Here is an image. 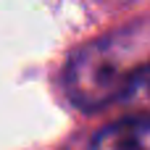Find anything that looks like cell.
I'll return each mask as SVG.
<instances>
[{"instance_id":"1","label":"cell","mask_w":150,"mask_h":150,"mask_svg":"<svg viewBox=\"0 0 150 150\" xmlns=\"http://www.w3.org/2000/svg\"><path fill=\"white\" fill-rule=\"evenodd\" d=\"M142 29L119 32L76 50L63 71V90L82 111H98L119 100L142 66Z\"/></svg>"},{"instance_id":"2","label":"cell","mask_w":150,"mask_h":150,"mask_svg":"<svg viewBox=\"0 0 150 150\" xmlns=\"http://www.w3.org/2000/svg\"><path fill=\"white\" fill-rule=\"evenodd\" d=\"M95 148H148L150 145V119L129 116L121 124L103 129L95 140Z\"/></svg>"},{"instance_id":"3","label":"cell","mask_w":150,"mask_h":150,"mask_svg":"<svg viewBox=\"0 0 150 150\" xmlns=\"http://www.w3.org/2000/svg\"><path fill=\"white\" fill-rule=\"evenodd\" d=\"M121 108L127 111V116H142L150 119V61H145L134 76L129 79L127 90L119 98Z\"/></svg>"}]
</instances>
